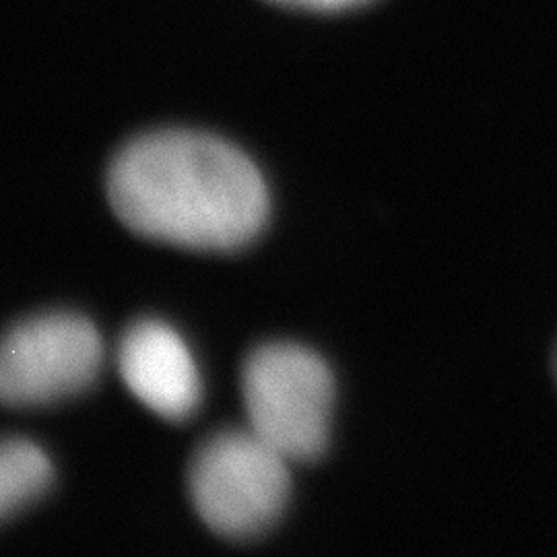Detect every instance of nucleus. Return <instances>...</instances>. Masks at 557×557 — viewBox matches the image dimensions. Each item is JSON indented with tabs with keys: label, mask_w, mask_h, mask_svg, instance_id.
<instances>
[{
	"label": "nucleus",
	"mask_w": 557,
	"mask_h": 557,
	"mask_svg": "<svg viewBox=\"0 0 557 557\" xmlns=\"http://www.w3.org/2000/svg\"><path fill=\"white\" fill-rule=\"evenodd\" d=\"M242 398L248 428L289 462L326 453L337 384L314 349L289 341L257 347L242 368Z\"/></svg>",
	"instance_id": "obj_2"
},
{
	"label": "nucleus",
	"mask_w": 557,
	"mask_h": 557,
	"mask_svg": "<svg viewBox=\"0 0 557 557\" xmlns=\"http://www.w3.org/2000/svg\"><path fill=\"white\" fill-rule=\"evenodd\" d=\"M52 478L50 457L38 444L23 438L0 440V520L46 494Z\"/></svg>",
	"instance_id": "obj_6"
},
{
	"label": "nucleus",
	"mask_w": 557,
	"mask_h": 557,
	"mask_svg": "<svg viewBox=\"0 0 557 557\" xmlns=\"http://www.w3.org/2000/svg\"><path fill=\"white\" fill-rule=\"evenodd\" d=\"M292 465L250 428L223 430L205 440L190 460V499L221 537H260L289 504Z\"/></svg>",
	"instance_id": "obj_3"
},
{
	"label": "nucleus",
	"mask_w": 557,
	"mask_h": 557,
	"mask_svg": "<svg viewBox=\"0 0 557 557\" xmlns=\"http://www.w3.org/2000/svg\"><path fill=\"white\" fill-rule=\"evenodd\" d=\"M108 199L143 238L205 252H234L264 232L271 195L238 147L197 131L131 140L108 170Z\"/></svg>",
	"instance_id": "obj_1"
},
{
	"label": "nucleus",
	"mask_w": 557,
	"mask_h": 557,
	"mask_svg": "<svg viewBox=\"0 0 557 557\" xmlns=\"http://www.w3.org/2000/svg\"><path fill=\"white\" fill-rule=\"evenodd\" d=\"M103 366L94 322L50 312L23 320L0 337V405L41 407L87 391Z\"/></svg>",
	"instance_id": "obj_4"
},
{
	"label": "nucleus",
	"mask_w": 557,
	"mask_h": 557,
	"mask_svg": "<svg viewBox=\"0 0 557 557\" xmlns=\"http://www.w3.org/2000/svg\"><path fill=\"white\" fill-rule=\"evenodd\" d=\"M556 379H557V356H556Z\"/></svg>",
	"instance_id": "obj_8"
},
{
	"label": "nucleus",
	"mask_w": 557,
	"mask_h": 557,
	"mask_svg": "<svg viewBox=\"0 0 557 557\" xmlns=\"http://www.w3.org/2000/svg\"><path fill=\"white\" fill-rule=\"evenodd\" d=\"M281 7L292 9H306V11H320V13H335V11H347L356 9L370 0H271Z\"/></svg>",
	"instance_id": "obj_7"
},
{
	"label": "nucleus",
	"mask_w": 557,
	"mask_h": 557,
	"mask_svg": "<svg viewBox=\"0 0 557 557\" xmlns=\"http://www.w3.org/2000/svg\"><path fill=\"white\" fill-rule=\"evenodd\" d=\"M119 372L140 403L170 421L190 418L200 403V374L178 333L156 319L137 320L120 338Z\"/></svg>",
	"instance_id": "obj_5"
}]
</instances>
